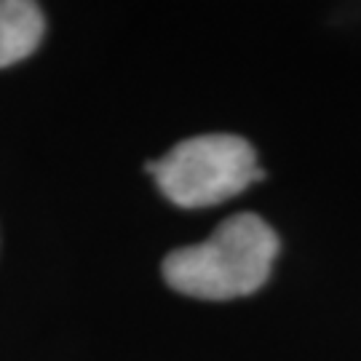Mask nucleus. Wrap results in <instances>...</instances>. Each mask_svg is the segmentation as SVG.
<instances>
[{
  "instance_id": "3",
  "label": "nucleus",
  "mask_w": 361,
  "mask_h": 361,
  "mask_svg": "<svg viewBox=\"0 0 361 361\" xmlns=\"http://www.w3.org/2000/svg\"><path fill=\"white\" fill-rule=\"evenodd\" d=\"M46 19L32 0H0V67H11L35 51Z\"/></svg>"
},
{
  "instance_id": "2",
  "label": "nucleus",
  "mask_w": 361,
  "mask_h": 361,
  "mask_svg": "<svg viewBox=\"0 0 361 361\" xmlns=\"http://www.w3.org/2000/svg\"><path fill=\"white\" fill-rule=\"evenodd\" d=\"M145 171L153 174L158 190L182 209L222 204L265 177L255 147L235 134L190 137L164 158L147 161Z\"/></svg>"
},
{
  "instance_id": "1",
  "label": "nucleus",
  "mask_w": 361,
  "mask_h": 361,
  "mask_svg": "<svg viewBox=\"0 0 361 361\" xmlns=\"http://www.w3.org/2000/svg\"><path fill=\"white\" fill-rule=\"evenodd\" d=\"M279 255V235L262 217L241 212L228 217L207 241L174 249L164 259V279L180 295L233 300L257 292Z\"/></svg>"
}]
</instances>
